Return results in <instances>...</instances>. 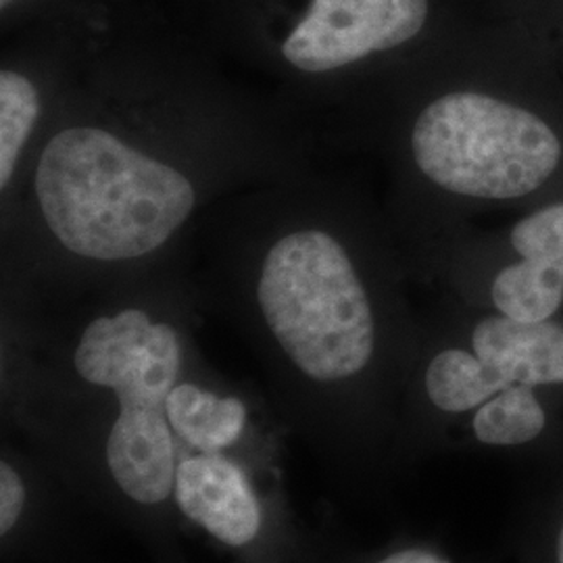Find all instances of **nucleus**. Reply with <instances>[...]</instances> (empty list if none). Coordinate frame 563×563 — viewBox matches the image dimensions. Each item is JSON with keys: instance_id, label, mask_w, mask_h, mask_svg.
I'll return each instance as SVG.
<instances>
[{"instance_id": "1", "label": "nucleus", "mask_w": 563, "mask_h": 563, "mask_svg": "<svg viewBox=\"0 0 563 563\" xmlns=\"http://www.w3.org/2000/svg\"><path fill=\"white\" fill-rule=\"evenodd\" d=\"M46 236L74 260H153L180 236L201 202L197 174L125 125L76 118L51 130L30 174Z\"/></svg>"}, {"instance_id": "2", "label": "nucleus", "mask_w": 563, "mask_h": 563, "mask_svg": "<svg viewBox=\"0 0 563 563\" xmlns=\"http://www.w3.org/2000/svg\"><path fill=\"white\" fill-rule=\"evenodd\" d=\"M428 405L465 420L474 446L530 463L563 457V322L501 313L472 325L467 344L444 346L423 369Z\"/></svg>"}, {"instance_id": "3", "label": "nucleus", "mask_w": 563, "mask_h": 563, "mask_svg": "<svg viewBox=\"0 0 563 563\" xmlns=\"http://www.w3.org/2000/svg\"><path fill=\"white\" fill-rule=\"evenodd\" d=\"M255 263L263 323L302 376L334 384L369 367L378 349L376 309L355 257L328 223L282 225Z\"/></svg>"}, {"instance_id": "4", "label": "nucleus", "mask_w": 563, "mask_h": 563, "mask_svg": "<svg viewBox=\"0 0 563 563\" xmlns=\"http://www.w3.org/2000/svg\"><path fill=\"white\" fill-rule=\"evenodd\" d=\"M81 380L115 393L120 416L107 437L113 481L136 504L165 501L176 486V460L167 397L180 380L181 341L176 325L125 307L99 316L74 351Z\"/></svg>"}, {"instance_id": "5", "label": "nucleus", "mask_w": 563, "mask_h": 563, "mask_svg": "<svg viewBox=\"0 0 563 563\" xmlns=\"http://www.w3.org/2000/svg\"><path fill=\"white\" fill-rule=\"evenodd\" d=\"M418 169L446 192L504 201L534 192L555 172L562 144L534 113L483 92H449L411 130Z\"/></svg>"}, {"instance_id": "6", "label": "nucleus", "mask_w": 563, "mask_h": 563, "mask_svg": "<svg viewBox=\"0 0 563 563\" xmlns=\"http://www.w3.org/2000/svg\"><path fill=\"white\" fill-rule=\"evenodd\" d=\"M428 0H311L284 38L282 59L305 76H325L413 41Z\"/></svg>"}, {"instance_id": "7", "label": "nucleus", "mask_w": 563, "mask_h": 563, "mask_svg": "<svg viewBox=\"0 0 563 563\" xmlns=\"http://www.w3.org/2000/svg\"><path fill=\"white\" fill-rule=\"evenodd\" d=\"M181 511L230 547L249 544L262 528V507L236 463L218 453L188 457L176 472Z\"/></svg>"}, {"instance_id": "8", "label": "nucleus", "mask_w": 563, "mask_h": 563, "mask_svg": "<svg viewBox=\"0 0 563 563\" xmlns=\"http://www.w3.org/2000/svg\"><path fill=\"white\" fill-rule=\"evenodd\" d=\"M172 430L202 453H220L241 439L246 407L236 397H222L199 384L178 383L167 397Z\"/></svg>"}, {"instance_id": "9", "label": "nucleus", "mask_w": 563, "mask_h": 563, "mask_svg": "<svg viewBox=\"0 0 563 563\" xmlns=\"http://www.w3.org/2000/svg\"><path fill=\"white\" fill-rule=\"evenodd\" d=\"M518 563H563V457L539 463L516 522Z\"/></svg>"}, {"instance_id": "10", "label": "nucleus", "mask_w": 563, "mask_h": 563, "mask_svg": "<svg viewBox=\"0 0 563 563\" xmlns=\"http://www.w3.org/2000/svg\"><path fill=\"white\" fill-rule=\"evenodd\" d=\"M44 90L25 71H0V190L9 195L21 163L41 130Z\"/></svg>"}, {"instance_id": "11", "label": "nucleus", "mask_w": 563, "mask_h": 563, "mask_svg": "<svg viewBox=\"0 0 563 563\" xmlns=\"http://www.w3.org/2000/svg\"><path fill=\"white\" fill-rule=\"evenodd\" d=\"M490 302L518 322L555 320L563 305V265L547 260L507 265L490 284Z\"/></svg>"}, {"instance_id": "12", "label": "nucleus", "mask_w": 563, "mask_h": 563, "mask_svg": "<svg viewBox=\"0 0 563 563\" xmlns=\"http://www.w3.org/2000/svg\"><path fill=\"white\" fill-rule=\"evenodd\" d=\"M511 244L523 260L563 265V205H551L528 216L514 228Z\"/></svg>"}, {"instance_id": "13", "label": "nucleus", "mask_w": 563, "mask_h": 563, "mask_svg": "<svg viewBox=\"0 0 563 563\" xmlns=\"http://www.w3.org/2000/svg\"><path fill=\"white\" fill-rule=\"evenodd\" d=\"M25 505V488L11 463L0 465V532L7 534L20 520Z\"/></svg>"}, {"instance_id": "14", "label": "nucleus", "mask_w": 563, "mask_h": 563, "mask_svg": "<svg viewBox=\"0 0 563 563\" xmlns=\"http://www.w3.org/2000/svg\"><path fill=\"white\" fill-rule=\"evenodd\" d=\"M376 563H451L441 553L426 549V547H402L388 555H384Z\"/></svg>"}, {"instance_id": "15", "label": "nucleus", "mask_w": 563, "mask_h": 563, "mask_svg": "<svg viewBox=\"0 0 563 563\" xmlns=\"http://www.w3.org/2000/svg\"><path fill=\"white\" fill-rule=\"evenodd\" d=\"M11 2H15V0H0V7H2V9H7Z\"/></svg>"}]
</instances>
